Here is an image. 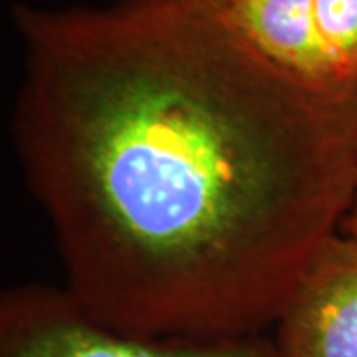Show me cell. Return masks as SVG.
<instances>
[{
    "instance_id": "1",
    "label": "cell",
    "mask_w": 357,
    "mask_h": 357,
    "mask_svg": "<svg viewBox=\"0 0 357 357\" xmlns=\"http://www.w3.org/2000/svg\"><path fill=\"white\" fill-rule=\"evenodd\" d=\"M10 119L68 298L145 340L274 328L357 185V91L272 64L225 0L18 4Z\"/></svg>"
},
{
    "instance_id": "2",
    "label": "cell",
    "mask_w": 357,
    "mask_h": 357,
    "mask_svg": "<svg viewBox=\"0 0 357 357\" xmlns=\"http://www.w3.org/2000/svg\"><path fill=\"white\" fill-rule=\"evenodd\" d=\"M0 357H278L262 335L145 340L112 332L82 314L64 288L16 286L0 300Z\"/></svg>"
},
{
    "instance_id": "3",
    "label": "cell",
    "mask_w": 357,
    "mask_h": 357,
    "mask_svg": "<svg viewBox=\"0 0 357 357\" xmlns=\"http://www.w3.org/2000/svg\"><path fill=\"white\" fill-rule=\"evenodd\" d=\"M274 328L278 357H357V236L319 248Z\"/></svg>"
},
{
    "instance_id": "4",
    "label": "cell",
    "mask_w": 357,
    "mask_h": 357,
    "mask_svg": "<svg viewBox=\"0 0 357 357\" xmlns=\"http://www.w3.org/2000/svg\"><path fill=\"white\" fill-rule=\"evenodd\" d=\"M232 28L272 64L319 91L351 93L332 76L314 26V0H225Z\"/></svg>"
},
{
    "instance_id": "5",
    "label": "cell",
    "mask_w": 357,
    "mask_h": 357,
    "mask_svg": "<svg viewBox=\"0 0 357 357\" xmlns=\"http://www.w3.org/2000/svg\"><path fill=\"white\" fill-rule=\"evenodd\" d=\"M314 26L335 84L357 91V0H314Z\"/></svg>"
},
{
    "instance_id": "6",
    "label": "cell",
    "mask_w": 357,
    "mask_h": 357,
    "mask_svg": "<svg viewBox=\"0 0 357 357\" xmlns=\"http://www.w3.org/2000/svg\"><path fill=\"white\" fill-rule=\"evenodd\" d=\"M340 232L344 234H351V236H357V185L356 192H354V199H351V204L345 213L344 220H342V229Z\"/></svg>"
}]
</instances>
